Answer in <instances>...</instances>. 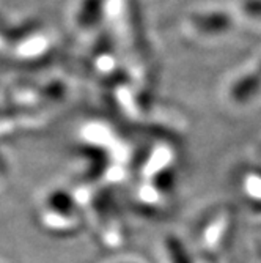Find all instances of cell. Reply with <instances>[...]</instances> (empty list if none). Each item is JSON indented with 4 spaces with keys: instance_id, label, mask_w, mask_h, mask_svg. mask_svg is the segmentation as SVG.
<instances>
[{
    "instance_id": "obj_2",
    "label": "cell",
    "mask_w": 261,
    "mask_h": 263,
    "mask_svg": "<svg viewBox=\"0 0 261 263\" xmlns=\"http://www.w3.org/2000/svg\"><path fill=\"white\" fill-rule=\"evenodd\" d=\"M98 2H99V0H88L85 8H84V13H82V21H88L93 16V13L96 11Z\"/></svg>"
},
{
    "instance_id": "obj_1",
    "label": "cell",
    "mask_w": 261,
    "mask_h": 263,
    "mask_svg": "<svg viewBox=\"0 0 261 263\" xmlns=\"http://www.w3.org/2000/svg\"><path fill=\"white\" fill-rule=\"evenodd\" d=\"M259 87H261V65L256 68V71L252 76H247L246 79H243L238 85H236L233 95L236 97V100H246L252 93H255Z\"/></svg>"
}]
</instances>
